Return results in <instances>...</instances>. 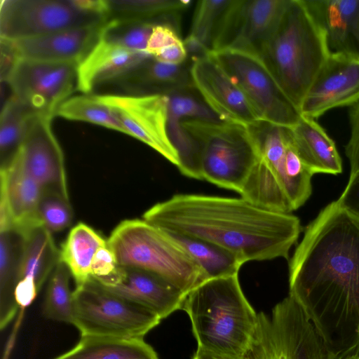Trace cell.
Masks as SVG:
<instances>
[{"label": "cell", "mask_w": 359, "mask_h": 359, "mask_svg": "<svg viewBox=\"0 0 359 359\" xmlns=\"http://www.w3.org/2000/svg\"><path fill=\"white\" fill-rule=\"evenodd\" d=\"M258 160L240 195L270 210L290 213L312 192L313 174L294 145L290 128L261 120L248 126Z\"/></svg>", "instance_id": "obj_4"}, {"label": "cell", "mask_w": 359, "mask_h": 359, "mask_svg": "<svg viewBox=\"0 0 359 359\" xmlns=\"http://www.w3.org/2000/svg\"><path fill=\"white\" fill-rule=\"evenodd\" d=\"M54 359H158L143 338L81 336L71 350Z\"/></svg>", "instance_id": "obj_28"}, {"label": "cell", "mask_w": 359, "mask_h": 359, "mask_svg": "<svg viewBox=\"0 0 359 359\" xmlns=\"http://www.w3.org/2000/svg\"><path fill=\"white\" fill-rule=\"evenodd\" d=\"M22 245L18 281H33L40 291L60 262L52 233L43 224L36 225L20 234Z\"/></svg>", "instance_id": "obj_26"}, {"label": "cell", "mask_w": 359, "mask_h": 359, "mask_svg": "<svg viewBox=\"0 0 359 359\" xmlns=\"http://www.w3.org/2000/svg\"><path fill=\"white\" fill-rule=\"evenodd\" d=\"M72 324L81 336L142 339L161 321L149 309L113 293L90 278L73 292Z\"/></svg>", "instance_id": "obj_9"}, {"label": "cell", "mask_w": 359, "mask_h": 359, "mask_svg": "<svg viewBox=\"0 0 359 359\" xmlns=\"http://www.w3.org/2000/svg\"><path fill=\"white\" fill-rule=\"evenodd\" d=\"M231 1H198L189 34L184 40L189 57L194 58L211 52L216 33Z\"/></svg>", "instance_id": "obj_32"}, {"label": "cell", "mask_w": 359, "mask_h": 359, "mask_svg": "<svg viewBox=\"0 0 359 359\" xmlns=\"http://www.w3.org/2000/svg\"><path fill=\"white\" fill-rule=\"evenodd\" d=\"M289 295L332 356L359 353V217L334 201L306 228L289 262Z\"/></svg>", "instance_id": "obj_1"}, {"label": "cell", "mask_w": 359, "mask_h": 359, "mask_svg": "<svg viewBox=\"0 0 359 359\" xmlns=\"http://www.w3.org/2000/svg\"><path fill=\"white\" fill-rule=\"evenodd\" d=\"M351 137L345 152L351 165V175L359 171V101L349 109Z\"/></svg>", "instance_id": "obj_40"}, {"label": "cell", "mask_w": 359, "mask_h": 359, "mask_svg": "<svg viewBox=\"0 0 359 359\" xmlns=\"http://www.w3.org/2000/svg\"><path fill=\"white\" fill-rule=\"evenodd\" d=\"M106 21L102 14L88 9L83 0H2L0 39L18 40Z\"/></svg>", "instance_id": "obj_10"}, {"label": "cell", "mask_w": 359, "mask_h": 359, "mask_svg": "<svg viewBox=\"0 0 359 359\" xmlns=\"http://www.w3.org/2000/svg\"><path fill=\"white\" fill-rule=\"evenodd\" d=\"M113 110L126 134L145 143L177 168L178 152L168 131L165 95H98Z\"/></svg>", "instance_id": "obj_14"}, {"label": "cell", "mask_w": 359, "mask_h": 359, "mask_svg": "<svg viewBox=\"0 0 359 359\" xmlns=\"http://www.w3.org/2000/svg\"><path fill=\"white\" fill-rule=\"evenodd\" d=\"M164 231L200 266L208 279L237 275L244 264L233 253L212 243Z\"/></svg>", "instance_id": "obj_30"}, {"label": "cell", "mask_w": 359, "mask_h": 359, "mask_svg": "<svg viewBox=\"0 0 359 359\" xmlns=\"http://www.w3.org/2000/svg\"><path fill=\"white\" fill-rule=\"evenodd\" d=\"M181 40L180 28L168 23H156L149 36L146 51L153 57L159 50Z\"/></svg>", "instance_id": "obj_38"}, {"label": "cell", "mask_w": 359, "mask_h": 359, "mask_svg": "<svg viewBox=\"0 0 359 359\" xmlns=\"http://www.w3.org/2000/svg\"><path fill=\"white\" fill-rule=\"evenodd\" d=\"M156 23L160 22L124 18L109 19L102 26L100 40L128 50L146 51L149 36Z\"/></svg>", "instance_id": "obj_35"}, {"label": "cell", "mask_w": 359, "mask_h": 359, "mask_svg": "<svg viewBox=\"0 0 359 359\" xmlns=\"http://www.w3.org/2000/svg\"><path fill=\"white\" fill-rule=\"evenodd\" d=\"M37 213L41 223L51 233L68 228L74 217L69 198L48 189H43Z\"/></svg>", "instance_id": "obj_37"}, {"label": "cell", "mask_w": 359, "mask_h": 359, "mask_svg": "<svg viewBox=\"0 0 359 359\" xmlns=\"http://www.w3.org/2000/svg\"><path fill=\"white\" fill-rule=\"evenodd\" d=\"M102 25L55 32L18 40L1 39L18 59L79 65L100 39Z\"/></svg>", "instance_id": "obj_20"}, {"label": "cell", "mask_w": 359, "mask_h": 359, "mask_svg": "<svg viewBox=\"0 0 359 359\" xmlns=\"http://www.w3.org/2000/svg\"><path fill=\"white\" fill-rule=\"evenodd\" d=\"M180 309L189 316L198 348L244 359L258 313L246 299L238 274L205 280L185 295Z\"/></svg>", "instance_id": "obj_3"}, {"label": "cell", "mask_w": 359, "mask_h": 359, "mask_svg": "<svg viewBox=\"0 0 359 359\" xmlns=\"http://www.w3.org/2000/svg\"><path fill=\"white\" fill-rule=\"evenodd\" d=\"M191 59L194 85L220 121L250 126L262 120L241 89L210 53Z\"/></svg>", "instance_id": "obj_15"}, {"label": "cell", "mask_w": 359, "mask_h": 359, "mask_svg": "<svg viewBox=\"0 0 359 359\" xmlns=\"http://www.w3.org/2000/svg\"><path fill=\"white\" fill-rule=\"evenodd\" d=\"M331 53L359 56V0H302Z\"/></svg>", "instance_id": "obj_21"}, {"label": "cell", "mask_w": 359, "mask_h": 359, "mask_svg": "<svg viewBox=\"0 0 359 359\" xmlns=\"http://www.w3.org/2000/svg\"><path fill=\"white\" fill-rule=\"evenodd\" d=\"M119 269L114 254L107 244L96 252L91 265V278L100 282L111 278Z\"/></svg>", "instance_id": "obj_39"}, {"label": "cell", "mask_w": 359, "mask_h": 359, "mask_svg": "<svg viewBox=\"0 0 359 359\" xmlns=\"http://www.w3.org/2000/svg\"><path fill=\"white\" fill-rule=\"evenodd\" d=\"M99 283L116 295L149 309L161 319L180 309L186 295L158 276L120 266L115 275Z\"/></svg>", "instance_id": "obj_19"}, {"label": "cell", "mask_w": 359, "mask_h": 359, "mask_svg": "<svg viewBox=\"0 0 359 359\" xmlns=\"http://www.w3.org/2000/svg\"><path fill=\"white\" fill-rule=\"evenodd\" d=\"M153 57L158 62L172 65L183 64L189 58L184 40L159 50Z\"/></svg>", "instance_id": "obj_42"}, {"label": "cell", "mask_w": 359, "mask_h": 359, "mask_svg": "<svg viewBox=\"0 0 359 359\" xmlns=\"http://www.w3.org/2000/svg\"><path fill=\"white\" fill-rule=\"evenodd\" d=\"M71 274L59 262L51 273L43 304V314L48 319L73 323L74 296L69 287Z\"/></svg>", "instance_id": "obj_36"}, {"label": "cell", "mask_w": 359, "mask_h": 359, "mask_svg": "<svg viewBox=\"0 0 359 359\" xmlns=\"http://www.w3.org/2000/svg\"><path fill=\"white\" fill-rule=\"evenodd\" d=\"M244 359H339L327 350L313 323L288 295L270 315L258 313L257 325Z\"/></svg>", "instance_id": "obj_8"}, {"label": "cell", "mask_w": 359, "mask_h": 359, "mask_svg": "<svg viewBox=\"0 0 359 359\" xmlns=\"http://www.w3.org/2000/svg\"><path fill=\"white\" fill-rule=\"evenodd\" d=\"M52 118L36 115L14 158L43 189L69 197L62 150L51 128Z\"/></svg>", "instance_id": "obj_17"}, {"label": "cell", "mask_w": 359, "mask_h": 359, "mask_svg": "<svg viewBox=\"0 0 359 359\" xmlns=\"http://www.w3.org/2000/svg\"><path fill=\"white\" fill-rule=\"evenodd\" d=\"M77 65L18 59L4 81L13 95L34 113L53 118L77 88Z\"/></svg>", "instance_id": "obj_12"}, {"label": "cell", "mask_w": 359, "mask_h": 359, "mask_svg": "<svg viewBox=\"0 0 359 359\" xmlns=\"http://www.w3.org/2000/svg\"><path fill=\"white\" fill-rule=\"evenodd\" d=\"M109 19L124 18L156 21L180 28V13L191 1L182 0H107Z\"/></svg>", "instance_id": "obj_31"}, {"label": "cell", "mask_w": 359, "mask_h": 359, "mask_svg": "<svg viewBox=\"0 0 359 359\" xmlns=\"http://www.w3.org/2000/svg\"><path fill=\"white\" fill-rule=\"evenodd\" d=\"M142 219L162 230L212 243L243 263L288 259L302 231L297 217L242 197L175 194L151 206Z\"/></svg>", "instance_id": "obj_2"}, {"label": "cell", "mask_w": 359, "mask_h": 359, "mask_svg": "<svg viewBox=\"0 0 359 359\" xmlns=\"http://www.w3.org/2000/svg\"><path fill=\"white\" fill-rule=\"evenodd\" d=\"M336 201L340 207L359 217V171L350 175L345 189Z\"/></svg>", "instance_id": "obj_41"}, {"label": "cell", "mask_w": 359, "mask_h": 359, "mask_svg": "<svg viewBox=\"0 0 359 359\" xmlns=\"http://www.w3.org/2000/svg\"><path fill=\"white\" fill-rule=\"evenodd\" d=\"M36 115L13 94L6 100L0 115L1 168L6 167L14 158Z\"/></svg>", "instance_id": "obj_33"}, {"label": "cell", "mask_w": 359, "mask_h": 359, "mask_svg": "<svg viewBox=\"0 0 359 359\" xmlns=\"http://www.w3.org/2000/svg\"><path fill=\"white\" fill-rule=\"evenodd\" d=\"M107 240L94 229L79 222L69 231L59 250L60 262L64 264L74 278L76 287L91 278L93 257Z\"/></svg>", "instance_id": "obj_27"}, {"label": "cell", "mask_w": 359, "mask_h": 359, "mask_svg": "<svg viewBox=\"0 0 359 359\" xmlns=\"http://www.w3.org/2000/svg\"><path fill=\"white\" fill-rule=\"evenodd\" d=\"M180 125L203 179L240 194L258 160L248 126L200 119H186Z\"/></svg>", "instance_id": "obj_7"}, {"label": "cell", "mask_w": 359, "mask_h": 359, "mask_svg": "<svg viewBox=\"0 0 359 359\" xmlns=\"http://www.w3.org/2000/svg\"><path fill=\"white\" fill-rule=\"evenodd\" d=\"M288 1L231 0L216 33L211 52L231 49L260 57Z\"/></svg>", "instance_id": "obj_13"}, {"label": "cell", "mask_w": 359, "mask_h": 359, "mask_svg": "<svg viewBox=\"0 0 359 359\" xmlns=\"http://www.w3.org/2000/svg\"><path fill=\"white\" fill-rule=\"evenodd\" d=\"M0 231L22 233L41 224L38 217L42 187L17 160L1 168Z\"/></svg>", "instance_id": "obj_18"}, {"label": "cell", "mask_w": 359, "mask_h": 359, "mask_svg": "<svg viewBox=\"0 0 359 359\" xmlns=\"http://www.w3.org/2000/svg\"><path fill=\"white\" fill-rule=\"evenodd\" d=\"M165 95L168 98V135L180 158L177 168L184 176L194 179L197 171L192 147L180 123L186 119L220 120L205 104L195 87Z\"/></svg>", "instance_id": "obj_23"}, {"label": "cell", "mask_w": 359, "mask_h": 359, "mask_svg": "<svg viewBox=\"0 0 359 359\" xmlns=\"http://www.w3.org/2000/svg\"><path fill=\"white\" fill-rule=\"evenodd\" d=\"M56 115L69 120L92 123L126 133L111 108L98 95L85 94L70 97L59 107Z\"/></svg>", "instance_id": "obj_34"}, {"label": "cell", "mask_w": 359, "mask_h": 359, "mask_svg": "<svg viewBox=\"0 0 359 359\" xmlns=\"http://www.w3.org/2000/svg\"><path fill=\"white\" fill-rule=\"evenodd\" d=\"M151 57L146 51L125 49L99 39L77 65L76 89L90 94L102 84L114 83Z\"/></svg>", "instance_id": "obj_22"}, {"label": "cell", "mask_w": 359, "mask_h": 359, "mask_svg": "<svg viewBox=\"0 0 359 359\" xmlns=\"http://www.w3.org/2000/svg\"><path fill=\"white\" fill-rule=\"evenodd\" d=\"M290 130L297 153L311 173L337 175L342 172L335 143L314 119L302 116Z\"/></svg>", "instance_id": "obj_25"}, {"label": "cell", "mask_w": 359, "mask_h": 359, "mask_svg": "<svg viewBox=\"0 0 359 359\" xmlns=\"http://www.w3.org/2000/svg\"><path fill=\"white\" fill-rule=\"evenodd\" d=\"M22 245L21 235L13 229L0 231V327L15 317L19 306L15 298Z\"/></svg>", "instance_id": "obj_29"}, {"label": "cell", "mask_w": 359, "mask_h": 359, "mask_svg": "<svg viewBox=\"0 0 359 359\" xmlns=\"http://www.w3.org/2000/svg\"><path fill=\"white\" fill-rule=\"evenodd\" d=\"M330 53L323 31L303 1L289 0L260 57L299 109Z\"/></svg>", "instance_id": "obj_5"}, {"label": "cell", "mask_w": 359, "mask_h": 359, "mask_svg": "<svg viewBox=\"0 0 359 359\" xmlns=\"http://www.w3.org/2000/svg\"><path fill=\"white\" fill-rule=\"evenodd\" d=\"M359 101V56L331 53L306 94L299 111L315 119L328 110Z\"/></svg>", "instance_id": "obj_16"}, {"label": "cell", "mask_w": 359, "mask_h": 359, "mask_svg": "<svg viewBox=\"0 0 359 359\" xmlns=\"http://www.w3.org/2000/svg\"><path fill=\"white\" fill-rule=\"evenodd\" d=\"M118 266L145 271L185 294L208 280L200 266L164 231L143 219L120 222L107 239Z\"/></svg>", "instance_id": "obj_6"}, {"label": "cell", "mask_w": 359, "mask_h": 359, "mask_svg": "<svg viewBox=\"0 0 359 359\" xmlns=\"http://www.w3.org/2000/svg\"><path fill=\"white\" fill-rule=\"evenodd\" d=\"M191 63V58L183 64L172 65L152 57L113 83L133 95H167L195 87L190 71Z\"/></svg>", "instance_id": "obj_24"}, {"label": "cell", "mask_w": 359, "mask_h": 359, "mask_svg": "<svg viewBox=\"0 0 359 359\" xmlns=\"http://www.w3.org/2000/svg\"><path fill=\"white\" fill-rule=\"evenodd\" d=\"M193 359H228L198 348Z\"/></svg>", "instance_id": "obj_43"}, {"label": "cell", "mask_w": 359, "mask_h": 359, "mask_svg": "<svg viewBox=\"0 0 359 359\" xmlns=\"http://www.w3.org/2000/svg\"><path fill=\"white\" fill-rule=\"evenodd\" d=\"M343 359H359V353L348 355Z\"/></svg>", "instance_id": "obj_44"}, {"label": "cell", "mask_w": 359, "mask_h": 359, "mask_svg": "<svg viewBox=\"0 0 359 359\" xmlns=\"http://www.w3.org/2000/svg\"><path fill=\"white\" fill-rule=\"evenodd\" d=\"M210 53L241 89L262 120L287 128L299 121L302 116L299 109L260 57L231 49Z\"/></svg>", "instance_id": "obj_11"}]
</instances>
